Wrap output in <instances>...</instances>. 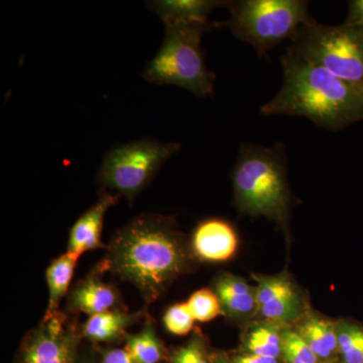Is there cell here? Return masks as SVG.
Instances as JSON below:
<instances>
[{"label": "cell", "mask_w": 363, "mask_h": 363, "mask_svg": "<svg viewBox=\"0 0 363 363\" xmlns=\"http://www.w3.org/2000/svg\"><path fill=\"white\" fill-rule=\"evenodd\" d=\"M211 363H230L227 362L225 358L222 357H215L213 360H211Z\"/></svg>", "instance_id": "83f0119b"}, {"label": "cell", "mask_w": 363, "mask_h": 363, "mask_svg": "<svg viewBox=\"0 0 363 363\" xmlns=\"http://www.w3.org/2000/svg\"><path fill=\"white\" fill-rule=\"evenodd\" d=\"M338 352L344 363H363V328L347 323L336 327Z\"/></svg>", "instance_id": "ffe728a7"}, {"label": "cell", "mask_w": 363, "mask_h": 363, "mask_svg": "<svg viewBox=\"0 0 363 363\" xmlns=\"http://www.w3.org/2000/svg\"><path fill=\"white\" fill-rule=\"evenodd\" d=\"M284 81L264 116H301L317 125L337 130L363 121V89L321 67L286 52L281 57Z\"/></svg>", "instance_id": "7a4b0ae2"}, {"label": "cell", "mask_w": 363, "mask_h": 363, "mask_svg": "<svg viewBox=\"0 0 363 363\" xmlns=\"http://www.w3.org/2000/svg\"><path fill=\"white\" fill-rule=\"evenodd\" d=\"M281 357L285 363H318L319 358L298 332L281 333Z\"/></svg>", "instance_id": "44dd1931"}, {"label": "cell", "mask_w": 363, "mask_h": 363, "mask_svg": "<svg viewBox=\"0 0 363 363\" xmlns=\"http://www.w3.org/2000/svg\"><path fill=\"white\" fill-rule=\"evenodd\" d=\"M78 255L67 252L55 259L45 272L49 288V305L47 312L59 310V304L68 293L74 271L79 259Z\"/></svg>", "instance_id": "e0dca14e"}, {"label": "cell", "mask_w": 363, "mask_h": 363, "mask_svg": "<svg viewBox=\"0 0 363 363\" xmlns=\"http://www.w3.org/2000/svg\"><path fill=\"white\" fill-rule=\"evenodd\" d=\"M81 336L63 312H45L23 339L16 363H77Z\"/></svg>", "instance_id": "ba28073f"}, {"label": "cell", "mask_w": 363, "mask_h": 363, "mask_svg": "<svg viewBox=\"0 0 363 363\" xmlns=\"http://www.w3.org/2000/svg\"><path fill=\"white\" fill-rule=\"evenodd\" d=\"M67 303L71 311L83 313L90 317L119 309L121 298L114 286L91 274L72 290Z\"/></svg>", "instance_id": "4fadbf2b"}, {"label": "cell", "mask_w": 363, "mask_h": 363, "mask_svg": "<svg viewBox=\"0 0 363 363\" xmlns=\"http://www.w3.org/2000/svg\"><path fill=\"white\" fill-rule=\"evenodd\" d=\"M344 23L363 33V0L350 1L347 18Z\"/></svg>", "instance_id": "d4e9b609"}, {"label": "cell", "mask_w": 363, "mask_h": 363, "mask_svg": "<svg viewBox=\"0 0 363 363\" xmlns=\"http://www.w3.org/2000/svg\"><path fill=\"white\" fill-rule=\"evenodd\" d=\"M214 293L220 302L222 313L229 317L247 318L259 312L257 286L242 278L223 274L215 279Z\"/></svg>", "instance_id": "5bb4252c"}, {"label": "cell", "mask_w": 363, "mask_h": 363, "mask_svg": "<svg viewBox=\"0 0 363 363\" xmlns=\"http://www.w3.org/2000/svg\"><path fill=\"white\" fill-rule=\"evenodd\" d=\"M323 363H335V362H332V360H330V362H324Z\"/></svg>", "instance_id": "f1b7e54d"}, {"label": "cell", "mask_w": 363, "mask_h": 363, "mask_svg": "<svg viewBox=\"0 0 363 363\" xmlns=\"http://www.w3.org/2000/svg\"><path fill=\"white\" fill-rule=\"evenodd\" d=\"M257 281L259 312L272 321L291 323L301 312V302L295 288L283 276H253Z\"/></svg>", "instance_id": "9c48e42d"}, {"label": "cell", "mask_w": 363, "mask_h": 363, "mask_svg": "<svg viewBox=\"0 0 363 363\" xmlns=\"http://www.w3.org/2000/svg\"><path fill=\"white\" fill-rule=\"evenodd\" d=\"M284 147L243 145L234 167V199L241 211L284 222L288 216L289 191Z\"/></svg>", "instance_id": "3957f363"}, {"label": "cell", "mask_w": 363, "mask_h": 363, "mask_svg": "<svg viewBox=\"0 0 363 363\" xmlns=\"http://www.w3.org/2000/svg\"><path fill=\"white\" fill-rule=\"evenodd\" d=\"M164 38L156 56L147 62L143 77L152 84L172 85L198 97L211 95L215 75L208 70L201 49L203 33L198 26H164Z\"/></svg>", "instance_id": "277c9868"}, {"label": "cell", "mask_w": 363, "mask_h": 363, "mask_svg": "<svg viewBox=\"0 0 363 363\" xmlns=\"http://www.w3.org/2000/svg\"><path fill=\"white\" fill-rule=\"evenodd\" d=\"M336 327L337 326L328 320L309 317L301 324L298 333L302 336L319 359L328 360L338 352Z\"/></svg>", "instance_id": "2e32d148"}, {"label": "cell", "mask_w": 363, "mask_h": 363, "mask_svg": "<svg viewBox=\"0 0 363 363\" xmlns=\"http://www.w3.org/2000/svg\"><path fill=\"white\" fill-rule=\"evenodd\" d=\"M187 304L195 321L209 322L222 314L220 302L216 294L209 289H202L193 294Z\"/></svg>", "instance_id": "7402d4cb"}, {"label": "cell", "mask_w": 363, "mask_h": 363, "mask_svg": "<svg viewBox=\"0 0 363 363\" xmlns=\"http://www.w3.org/2000/svg\"><path fill=\"white\" fill-rule=\"evenodd\" d=\"M226 26L238 39L267 54L313 20L304 0H240L226 2Z\"/></svg>", "instance_id": "5b68a950"}, {"label": "cell", "mask_w": 363, "mask_h": 363, "mask_svg": "<svg viewBox=\"0 0 363 363\" xmlns=\"http://www.w3.org/2000/svg\"><path fill=\"white\" fill-rule=\"evenodd\" d=\"M124 338L125 350L135 363H160L166 355L164 344L150 321L147 322L142 331L128 333Z\"/></svg>", "instance_id": "ac0fdd59"}, {"label": "cell", "mask_w": 363, "mask_h": 363, "mask_svg": "<svg viewBox=\"0 0 363 363\" xmlns=\"http://www.w3.org/2000/svg\"><path fill=\"white\" fill-rule=\"evenodd\" d=\"M238 247V234L228 222L221 219H207L193 233V252L205 262H226L233 257Z\"/></svg>", "instance_id": "30bf717a"}, {"label": "cell", "mask_w": 363, "mask_h": 363, "mask_svg": "<svg viewBox=\"0 0 363 363\" xmlns=\"http://www.w3.org/2000/svg\"><path fill=\"white\" fill-rule=\"evenodd\" d=\"M281 333L272 325L255 326L245 338V348L250 354L278 358L281 355Z\"/></svg>", "instance_id": "d6986e66"}, {"label": "cell", "mask_w": 363, "mask_h": 363, "mask_svg": "<svg viewBox=\"0 0 363 363\" xmlns=\"http://www.w3.org/2000/svg\"><path fill=\"white\" fill-rule=\"evenodd\" d=\"M100 363H135L128 350L124 348H111L102 352Z\"/></svg>", "instance_id": "484cf974"}, {"label": "cell", "mask_w": 363, "mask_h": 363, "mask_svg": "<svg viewBox=\"0 0 363 363\" xmlns=\"http://www.w3.org/2000/svg\"><path fill=\"white\" fill-rule=\"evenodd\" d=\"M226 2L216 0H159L150 2V9L161 18L164 26H198L213 30L209 16Z\"/></svg>", "instance_id": "7c38bea8"}, {"label": "cell", "mask_w": 363, "mask_h": 363, "mask_svg": "<svg viewBox=\"0 0 363 363\" xmlns=\"http://www.w3.org/2000/svg\"><path fill=\"white\" fill-rule=\"evenodd\" d=\"M180 150V143H162L150 138L119 145L105 155L98 182L102 187L116 191L133 202L162 164Z\"/></svg>", "instance_id": "52a82bcc"}, {"label": "cell", "mask_w": 363, "mask_h": 363, "mask_svg": "<svg viewBox=\"0 0 363 363\" xmlns=\"http://www.w3.org/2000/svg\"><path fill=\"white\" fill-rule=\"evenodd\" d=\"M119 197L118 194L102 192L97 202L81 215L72 226L67 252L81 257L84 252L102 247L105 214L109 208L118 202Z\"/></svg>", "instance_id": "8fae6325"}, {"label": "cell", "mask_w": 363, "mask_h": 363, "mask_svg": "<svg viewBox=\"0 0 363 363\" xmlns=\"http://www.w3.org/2000/svg\"><path fill=\"white\" fill-rule=\"evenodd\" d=\"M195 319L186 303H179L167 310L164 324L167 330L174 335H187L194 326Z\"/></svg>", "instance_id": "603a6c76"}, {"label": "cell", "mask_w": 363, "mask_h": 363, "mask_svg": "<svg viewBox=\"0 0 363 363\" xmlns=\"http://www.w3.org/2000/svg\"><path fill=\"white\" fill-rule=\"evenodd\" d=\"M188 255L173 221L161 215L135 217L111 238L100 271L135 286L152 305L185 271Z\"/></svg>", "instance_id": "6da1fadb"}, {"label": "cell", "mask_w": 363, "mask_h": 363, "mask_svg": "<svg viewBox=\"0 0 363 363\" xmlns=\"http://www.w3.org/2000/svg\"><path fill=\"white\" fill-rule=\"evenodd\" d=\"M230 363H279L278 358L262 357V355L247 354L238 355L234 357Z\"/></svg>", "instance_id": "4316f807"}, {"label": "cell", "mask_w": 363, "mask_h": 363, "mask_svg": "<svg viewBox=\"0 0 363 363\" xmlns=\"http://www.w3.org/2000/svg\"><path fill=\"white\" fill-rule=\"evenodd\" d=\"M288 52L363 89V33L346 23L303 26Z\"/></svg>", "instance_id": "8992f818"}, {"label": "cell", "mask_w": 363, "mask_h": 363, "mask_svg": "<svg viewBox=\"0 0 363 363\" xmlns=\"http://www.w3.org/2000/svg\"><path fill=\"white\" fill-rule=\"evenodd\" d=\"M169 363H211L208 358L206 348L199 336L194 338L185 346L173 351L169 358Z\"/></svg>", "instance_id": "cb8c5ba5"}, {"label": "cell", "mask_w": 363, "mask_h": 363, "mask_svg": "<svg viewBox=\"0 0 363 363\" xmlns=\"http://www.w3.org/2000/svg\"><path fill=\"white\" fill-rule=\"evenodd\" d=\"M142 315V313L130 314L121 309L93 315L83 325L81 334L93 342H113L125 337L126 329L136 323Z\"/></svg>", "instance_id": "9a60e30c"}]
</instances>
